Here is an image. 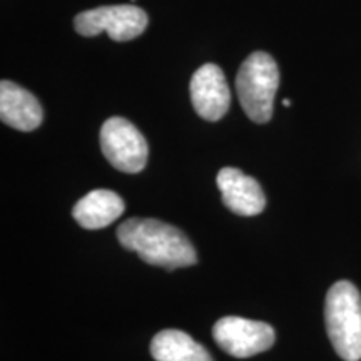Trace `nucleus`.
<instances>
[{"label":"nucleus","mask_w":361,"mask_h":361,"mask_svg":"<svg viewBox=\"0 0 361 361\" xmlns=\"http://www.w3.org/2000/svg\"><path fill=\"white\" fill-rule=\"evenodd\" d=\"M117 239L144 263L168 271L197 263L192 243L173 224L152 218H130L117 228Z\"/></svg>","instance_id":"f257e3e1"},{"label":"nucleus","mask_w":361,"mask_h":361,"mask_svg":"<svg viewBox=\"0 0 361 361\" xmlns=\"http://www.w3.org/2000/svg\"><path fill=\"white\" fill-rule=\"evenodd\" d=\"M324 323L333 348L345 361L361 360V295L350 281L329 288L324 301Z\"/></svg>","instance_id":"f03ea898"},{"label":"nucleus","mask_w":361,"mask_h":361,"mask_svg":"<svg viewBox=\"0 0 361 361\" xmlns=\"http://www.w3.org/2000/svg\"><path fill=\"white\" fill-rule=\"evenodd\" d=\"M279 85V71L266 52H252L239 67L236 90L243 111L252 123H269Z\"/></svg>","instance_id":"7ed1b4c3"},{"label":"nucleus","mask_w":361,"mask_h":361,"mask_svg":"<svg viewBox=\"0 0 361 361\" xmlns=\"http://www.w3.org/2000/svg\"><path fill=\"white\" fill-rule=\"evenodd\" d=\"M102 154L121 173L137 174L146 168L147 142L133 123L124 117H111L101 128Z\"/></svg>","instance_id":"20e7f679"},{"label":"nucleus","mask_w":361,"mask_h":361,"mask_svg":"<svg viewBox=\"0 0 361 361\" xmlns=\"http://www.w3.org/2000/svg\"><path fill=\"white\" fill-rule=\"evenodd\" d=\"M147 22V13L135 6H106L80 12L74 27L84 37L107 32L116 42H128L146 30Z\"/></svg>","instance_id":"39448f33"},{"label":"nucleus","mask_w":361,"mask_h":361,"mask_svg":"<svg viewBox=\"0 0 361 361\" xmlns=\"http://www.w3.org/2000/svg\"><path fill=\"white\" fill-rule=\"evenodd\" d=\"M213 338L228 355L234 358H250L268 351L276 341V333L264 322L224 316L213 326Z\"/></svg>","instance_id":"423d86ee"},{"label":"nucleus","mask_w":361,"mask_h":361,"mask_svg":"<svg viewBox=\"0 0 361 361\" xmlns=\"http://www.w3.org/2000/svg\"><path fill=\"white\" fill-rule=\"evenodd\" d=\"M191 102L202 119L216 123L226 116L231 104V92L224 72L216 64H204L192 74Z\"/></svg>","instance_id":"0eeeda50"},{"label":"nucleus","mask_w":361,"mask_h":361,"mask_svg":"<svg viewBox=\"0 0 361 361\" xmlns=\"http://www.w3.org/2000/svg\"><path fill=\"white\" fill-rule=\"evenodd\" d=\"M218 188L224 206L238 216L261 214L266 207V197L259 183L236 168H223L218 173Z\"/></svg>","instance_id":"6e6552de"},{"label":"nucleus","mask_w":361,"mask_h":361,"mask_svg":"<svg viewBox=\"0 0 361 361\" xmlns=\"http://www.w3.org/2000/svg\"><path fill=\"white\" fill-rule=\"evenodd\" d=\"M0 119L11 128L29 133L42 124L44 111L37 97L20 85L0 82Z\"/></svg>","instance_id":"1a4fd4ad"},{"label":"nucleus","mask_w":361,"mask_h":361,"mask_svg":"<svg viewBox=\"0 0 361 361\" xmlns=\"http://www.w3.org/2000/svg\"><path fill=\"white\" fill-rule=\"evenodd\" d=\"M123 197L109 189H94L75 202L72 216L84 229L94 231L114 223L124 213Z\"/></svg>","instance_id":"9d476101"},{"label":"nucleus","mask_w":361,"mask_h":361,"mask_svg":"<svg viewBox=\"0 0 361 361\" xmlns=\"http://www.w3.org/2000/svg\"><path fill=\"white\" fill-rule=\"evenodd\" d=\"M156 361H214L204 346L180 329H164L151 341Z\"/></svg>","instance_id":"9b49d317"},{"label":"nucleus","mask_w":361,"mask_h":361,"mask_svg":"<svg viewBox=\"0 0 361 361\" xmlns=\"http://www.w3.org/2000/svg\"><path fill=\"white\" fill-rule=\"evenodd\" d=\"M283 106H288V107H290V106H291V101H290V99H284V101H283Z\"/></svg>","instance_id":"f8f14e48"}]
</instances>
